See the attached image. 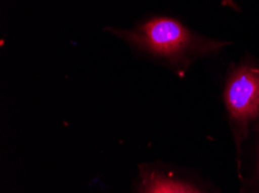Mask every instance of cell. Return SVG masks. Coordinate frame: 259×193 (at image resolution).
<instances>
[{
  "label": "cell",
  "instance_id": "obj_1",
  "mask_svg": "<svg viewBox=\"0 0 259 193\" xmlns=\"http://www.w3.org/2000/svg\"><path fill=\"white\" fill-rule=\"evenodd\" d=\"M111 30L135 49L167 62L180 77L198 58L217 53L229 44L201 36L168 17L151 18L129 30Z\"/></svg>",
  "mask_w": 259,
  "mask_h": 193
},
{
  "label": "cell",
  "instance_id": "obj_2",
  "mask_svg": "<svg viewBox=\"0 0 259 193\" xmlns=\"http://www.w3.org/2000/svg\"><path fill=\"white\" fill-rule=\"evenodd\" d=\"M225 104L230 120L244 133L259 117V65L244 60L233 66L226 81Z\"/></svg>",
  "mask_w": 259,
  "mask_h": 193
},
{
  "label": "cell",
  "instance_id": "obj_3",
  "mask_svg": "<svg viewBox=\"0 0 259 193\" xmlns=\"http://www.w3.org/2000/svg\"><path fill=\"white\" fill-rule=\"evenodd\" d=\"M143 193H201L197 188L179 180L168 178L156 172L144 174L142 178Z\"/></svg>",
  "mask_w": 259,
  "mask_h": 193
}]
</instances>
